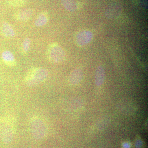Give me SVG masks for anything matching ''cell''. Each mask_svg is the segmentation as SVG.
Listing matches in <instances>:
<instances>
[{"label": "cell", "mask_w": 148, "mask_h": 148, "mask_svg": "<svg viewBox=\"0 0 148 148\" xmlns=\"http://www.w3.org/2000/svg\"><path fill=\"white\" fill-rule=\"evenodd\" d=\"M122 11V7L119 3L114 2L107 7L105 15L108 19H113L119 16Z\"/></svg>", "instance_id": "cell-4"}, {"label": "cell", "mask_w": 148, "mask_h": 148, "mask_svg": "<svg viewBox=\"0 0 148 148\" xmlns=\"http://www.w3.org/2000/svg\"><path fill=\"white\" fill-rule=\"evenodd\" d=\"M2 58L4 63L9 66H15L16 64V60L12 52L8 50H5L2 53Z\"/></svg>", "instance_id": "cell-8"}, {"label": "cell", "mask_w": 148, "mask_h": 148, "mask_svg": "<svg viewBox=\"0 0 148 148\" xmlns=\"http://www.w3.org/2000/svg\"><path fill=\"white\" fill-rule=\"evenodd\" d=\"M93 37L92 32L88 30H84L77 34L75 38V40L78 45L83 46L90 43L93 39Z\"/></svg>", "instance_id": "cell-5"}, {"label": "cell", "mask_w": 148, "mask_h": 148, "mask_svg": "<svg viewBox=\"0 0 148 148\" xmlns=\"http://www.w3.org/2000/svg\"><path fill=\"white\" fill-rule=\"evenodd\" d=\"M140 5L143 8L145 9L147 8V0H140Z\"/></svg>", "instance_id": "cell-15"}, {"label": "cell", "mask_w": 148, "mask_h": 148, "mask_svg": "<svg viewBox=\"0 0 148 148\" xmlns=\"http://www.w3.org/2000/svg\"><path fill=\"white\" fill-rule=\"evenodd\" d=\"M1 29L3 35L6 38H10L15 36V31L8 22H4L2 24Z\"/></svg>", "instance_id": "cell-10"}, {"label": "cell", "mask_w": 148, "mask_h": 148, "mask_svg": "<svg viewBox=\"0 0 148 148\" xmlns=\"http://www.w3.org/2000/svg\"><path fill=\"white\" fill-rule=\"evenodd\" d=\"M48 76V72L42 67L32 68L27 72L24 82L27 86L32 87L36 86L45 81Z\"/></svg>", "instance_id": "cell-1"}, {"label": "cell", "mask_w": 148, "mask_h": 148, "mask_svg": "<svg viewBox=\"0 0 148 148\" xmlns=\"http://www.w3.org/2000/svg\"><path fill=\"white\" fill-rule=\"evenodd\" d=\"M10 5L14 7L20 6L24 5L27 0H6Z\"/></svg>", "instance_id": "cell-14"}, {"label": "cell", "mask_w": 148, "mask_h": 148, "mask_svg": "<svg viewBox=\"0 0 148 148\" xmlns=\"http://www.w3.org/2000/svg\"><path fill=\"white\" fill-rule=\"evenodd\" d=\"M31 45V40L29 38L24 39L21 45V51L22 55H27L30 49Z\"/></svg>", "instance_id": "cell-13"}, {"label": "cell", "mask_w": 148, "mask_h": 148, "mask_svg": "<svg viewBox=\"0 0 148 148\" xmlns=\"http://www.w3.org/2000/svg\"><path fill=\"white\" fill-rule=\"evenodd\" d=\"M65 9L70 12H74L77 9V4L75 0H61Z\"/></svg>", "instance_id": "cell-12"}, {"label": "cell", "mask_w": 148, "mask_h": 148, "mask_svg": "<svg viewBox=\"0 0 148 148\" xmlns=\"http://www.w3.org/2000/svg\"><path fill=\"white\" fill-rule=\"evenodd\" d=\"M30 128L33 136L38 139H42L46 133L47 128L44 122L38 117H34L30 122Z\"/></svg>", "instance_id": "cell-3"}, {"label": "cell", "mask_w": 148, "mask_h": 148, "mask_svg": "<svg viewBox=\"0 0 148 148\" xmlns=\"http://www.w3.org/2000/svg\"><path fill=\"white\" fill-rule=\"evenodd\" d=\"M46 55L48 60L50 62L58 63L64 61L66 57V52L61 46L53 43L48 47Z\"/></svg>", "instance_id": "cell-2"}, {"label": "cell", "mask_w": 148, "mask_h": 148, "mask_svg": "<svg viewBox=\"0 0 148 148\" xmlns=\"http://www.w3.org/2000/svg\"><path fill=\"white\" fill-rule=\"evenodd\" d=\"M83 71L81 69H75L71 73L69 77V82L70 84L76 85L81 81L83 77Z\"/></svg>", "instance_id": "cell-7"}, {"label": "cell", "mask_w": 148, "mask_h": 148, "mask_svg": "<svg viewBox=\"0 0 148 148\" xmlns=\"http://www.w3.org/2000/svg\"><path fill=\"white\" fill-rule=\"evenodd\" d=\"M105 79V69L102 66H98L95 71V84L97 86H101L104 83Z\"/></svg>", "instance_id": "cell-9"}, {"label": "cell", "mask_w": 148, "mask_h": 148, "mask_svg": "<svg viewBox=\"0 0 148 148\" xmlns=\"http://www.w3.org/2000/svg\"><path fill=\"white\" fill-rule=\"evenodd\" d=\"M49 20V16L47 12L44 11L40 14L36 18L35 24L37 27L45 26Z\"/></svg>", "instance_id": "cell-11"}, {"label": "cell", "mask_w": 148, "mask_h": 148, "mask_svg": "<svg viewBox=\"0 0 148 148\" xmlns=\"http://www.w3.org/2000/svg\"><path fill=\"white\" fill-rule=\"evenodd\" d=\"M34 14V10L32 8H27L16 12L14 14V17L16 21H26L31 18Z\"/></svg>", "instance_id": "cell-6"}]
</instances>
